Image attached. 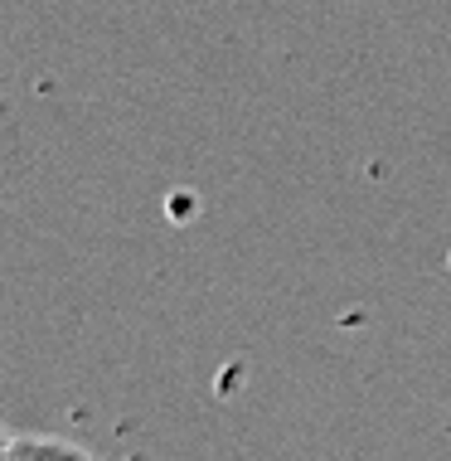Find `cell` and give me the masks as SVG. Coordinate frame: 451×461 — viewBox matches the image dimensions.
Returning <instances> with one entry per match:
<instances>
[{
    "instance_id": "cell-1",
    "label": "cell",
    "mask_w": 451,
    "mask_h": 461,
    "mask_svg": "<svg viewBox=\"0 0 451 461\" xmlns=\"http://www.w3.org/2000/svg\"><path fill=\"white\" fill-rule=\"evenodd\" d=\"M10 461H97L87 447L68 438H49V432H15V456Z\"/></svg>"
},
{
    "instance_id": "cell-2",
    "label": "cell",
    "mask_w": 451,
    "mask_h": 461,
    "mask_svg": "<svg viewBox=\"0 0 451 461\" xmlns=\"http://www.w3.org/2000/svg\"><path fill=\"white\" fill-rule=\"evenodd\" d=\"M10 456H15V432L0 422V461H10Z\"/></svg>"
}]
</instances>
